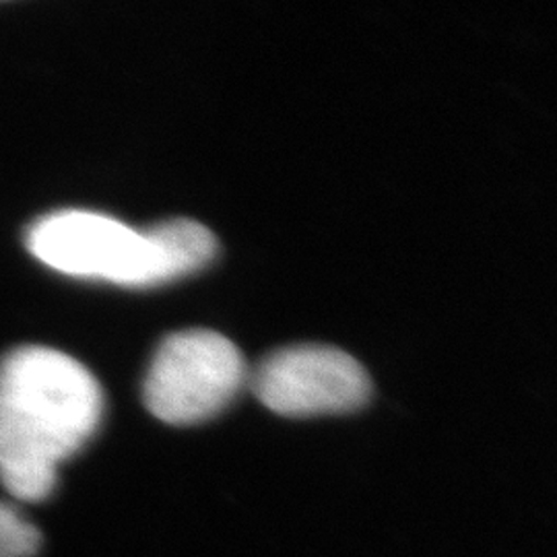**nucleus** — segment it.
Wrapping results in <instances>:
<instances>
[{"label": "nucleus", "mask_w": 557, "mask_h": 557, "mask_svg": "<svg viewBox=\"0 0 557 557\" xmlns=\"http://www.w3.org/2000/svg\"><path fill=\"white\" fill-rule=\"evenodd\" d=\"M27 248L46 267L71 277L122 287L168 283L160 248L147 230L94 211H59L34 223Z\"/></svg>", "instance_id": "obj_2"}, {"label": "nucleus", "mask_w": 557, "mask_h": 557, "mask_svg": "<svg viewBox=\"0 0 557 557\" xmlns=\"http://www.w3.org/2000/svg\"><path fill=\"white\" fill-rule=\"evenodd\" d=\"M246 379V361L230 338L190 329L161 343L145 376L143 398L161 421L190 425L221 413Z\"/></svg>", "instance_id": "obj_3"}, {"label": "nucleus", "mask_w": 557, "mask_h": 557, "mask_svg": "<svg viewBox=\"0 0 557 557\" xmlns=\"http://www.w3.org/2000/svg\"><path fill=\"white\" fill-rule=\"evenodd\" d=\"M103 418L100 382L50 347H21L0 361V483L20 502H41L60 462L94 438Z\"/></svg>", "instance_id": "obj_1"}, {"label": "nucleus", "mask_w": 557, "mask_h": 557, "mask_svg": "<svg viewBox=\"0 0 557 557\" xmlns=\"http://www.w3.org/2000/svg\"><path fill=\"white\" fill-rule=\"evenodd\" d=\"M41 545L38 527L0 499V557H34Z\"/></svg>", "instance_id": "obj_6"}, {"label": "nucleus", "mask_w": 557, "mask_h": 557, "mask_svg": "<svg viewBox=\"0 0 557 557\" xmlns=\"http://www.w3.org/2000/svg\"><path fill=\"white\" fill-rule=\"evenodd\" d=\"M260 403L285 418H312L359 409L372 393L358 359L324 345L271 354L250 379Z\"/></svg>", "instance_id": "obj_4"}, {"label": "nucleus", "mask_w": 557, "mask_h": 557, "mask_svg": "<svg viewBox=\"0 0 557 557\" xmlns=\"http://www.w3.org/2000/svg\"><path fill=\"white\" fill-rule=\"evenodd\" d=\"M147 232L160 248L168 281L199 271L218 252L215 236L199 221H163Z\"/></svg>", "instance_id": "obj_5"}]
</instances>
